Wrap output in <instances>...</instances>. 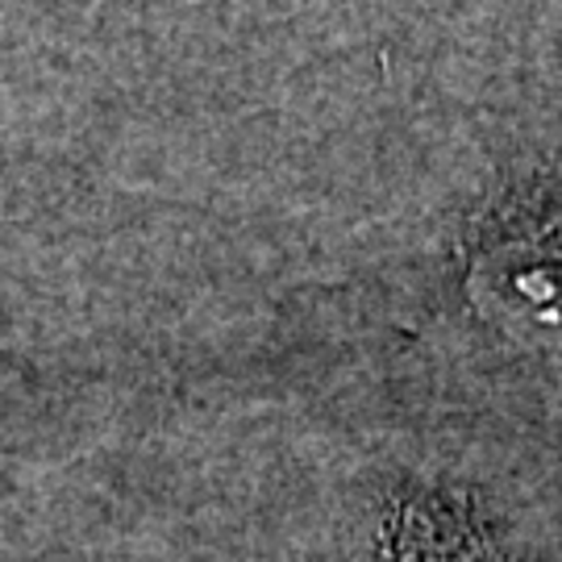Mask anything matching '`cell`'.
<instances>
[{
	"label": "cell",
	"mask_w": 562,
	"mask_h": 562,
	"mask_svg": "<svg viewBox=\"0 0 562 562\" xmlns=\"http://www.w3.org/2000/svg\"><path fill=\"white\" fill-rule=\"evenodd\" d=\"M475 283L501 313L562 334V201L508 217V229L487 241Z\"/></svg>",
	"instance_id": "6da1fadb"
},
{
	"label": "cell",
	"mask_w": 562,
	"mask_h": 562,
	"mask_svg": "<svg viewBox=\"0 0 562 562\" xmlns=\"http://www.w3.org/2000/svg\"><path fill=\"white\" fill-rule=\"evenodd\" d=\"M401 562H492L475 538H467L459 525L446 517L413 521L401 542Z\"/></svg>",
	"instance_id": "7a4b0ae2"
}]
</instances>
